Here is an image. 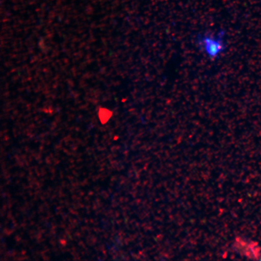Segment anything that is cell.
<instances>
[{
	"instance_id": "cell-1",
	"label": "cell",
	"mask_w": 261,
	"mask_h": 261,
	"mask_svg": "<svg viewBox=\"0 0 261 261\" xmlns=\"http://www.w3.org/2000/svg\"><path fill=\"white\" fill-rule=\"evenodd\" d=\"M223 32L217 34H204L198 38L199 46L211 59L219 58L226 48Z\"/></svg>"
}]
</instances>
